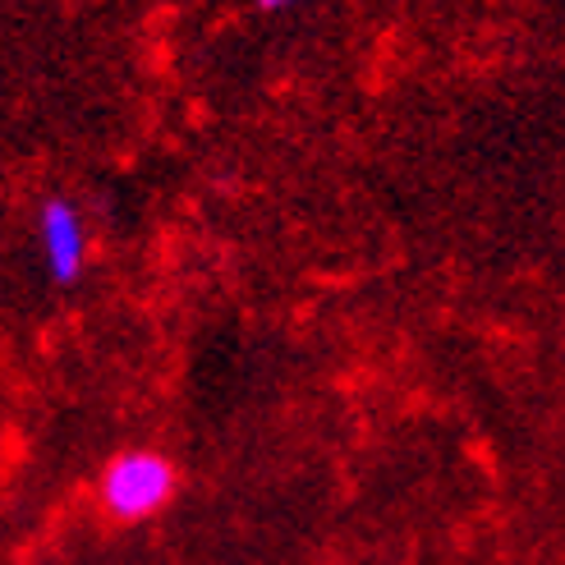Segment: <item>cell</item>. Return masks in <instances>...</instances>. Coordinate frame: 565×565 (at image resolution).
I'll return each instance as SVG.
<instances>
[{
	"label": "cell",
	"mask_w": 565,
	"mask_h": 565,
	"mask_svg": "<svg viewBox=\"0 0 565 565\" xmlns=\"http://www.w3.org/2000/svg\"><path fill=\"white\" fill-rule=\"evenodd\" d=\"M175 497V465L157 450H120L102 469L97 501L116 524H143Z\"/></svg>",
	"instance_id": "1"
},
{
	"label": "cell",
	"mask_w": 565,
	"mask_h": 565,
	"mask_svg": "<svg viewBox=\"0 0 565 565\" xmlns=\"http://www.w3.org/2000/svg\"><path fill=\"white\" fill-rule=\"evenodd\" d=\"M38 248H42V267L55 286H74L88 267V231H83V212L70 198L51 193L38 207Z\"/></svg>",
	"instance_id": "2"
},
{
	"label": "cell",
	"mask_w": 565,
	"mask_h": 565,
	"mask_svg": "<svg viewBox=\"0 0 565 565\" xmlns=\"http://www.w3.org/2000/svg\"><path fill=\"white\" fill-rule=\"evenodd\" d=\"M253 6H258L263 14H280V10H295L299 0H253Z\"/></svg>",
	"instance_id": "3"
}]
</instances>
